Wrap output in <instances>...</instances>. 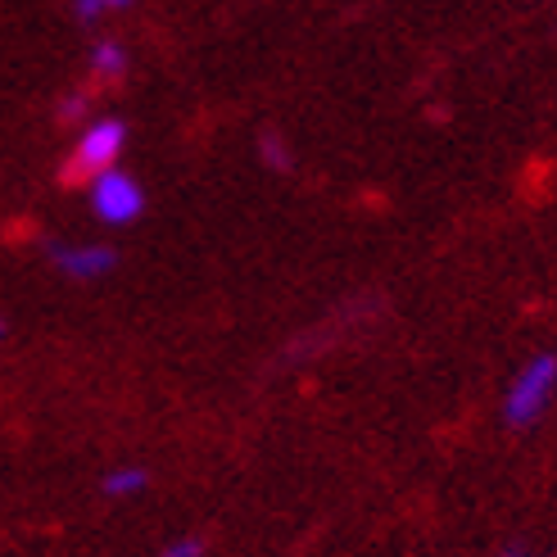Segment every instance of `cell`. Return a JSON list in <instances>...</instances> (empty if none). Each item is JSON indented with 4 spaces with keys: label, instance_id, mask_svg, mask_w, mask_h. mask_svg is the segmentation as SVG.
I'll return each mask as SVG.
<instances>
[{
    "label": "cell",
    "instance_id": "1",
    "mask_svg": "<svg viewBox=\"0 0 557 557\" xmlns=\"http://www.w3.org/2000/svg\"><path fill=\"white\" fill-rule=\"evenodd\" d=\"M123 146H127V127L119 119H96L77 132V141L69 150V163H64V177L69 182H96L100 173L119 169L123 159Z\"/></svg>",
    "mask_w": 557,
    "mask_h": 557
},
{
    "label": "cell",
    "instance_id": "2",
    "mask_svg": "<svg viewBox=\"0 0 557 557\" xmlns=\"http://www.w3.org/2000/svg\"><path fill=\"white\" fill-rule=\"evenodd\" d=\"M553 389H557V354L531 358V363L517 372V381L508 385V399H504L508 422L512 426H531L535 417L544 412V404L553 399Z\"/></svg>",
    "mask_w": 557,
    "mask_h": 557
},
{
    "label": "cell",
    "instance_id": "3",
    "mask_svg": "<svg viewBox=\"0 0 557 557\" xmlns=\"http://www.w3.org/2000/svg\"><path fill=\"white\" fill-rule=\"evenodd\" d=\"M87 195H91V213L100 222H109V227H127V222H136V218H141V209H146L141 182H136L132 173H123V169L100 173Z\"/></svg>",
    "mask_w": 557,
    "mask_h": 557
},
{
    "label": "cell",
    "instance_id": "4",
    "mask_svg": "<svg viewBox=\"0 0 557 557\" xmlns=\"http://www.w3.org/2000/svg\"><path fill=\"white\" fill-rule=\"evenodd\" d=\"M50 259L64 276H77V282H96L114 268V249L109 245H50Z\"/></svg>",
    "mask_w": 557,
    "mask_h": 557
},
{
    "label": "cell",
    "instance_id": "5",
    "mask_svg": "<svg viewBox=\"0 0 557 557\" xmlns=\"http://www.w3.org/2000/svg\"><path fill=\"white\" fill-rule=\"evenodd\" d=\"M127 73V50L119 41H96L91 46V77L96 82H119Z\"/></svg>",
    "mask_w": 557,
    "mask_h": 557
},
{
    "label": "cell",
    "instance_id": "6",
    "mask_svg": "<svg viewBox=\"0 0 557 557\" xmlns=\"http://www.w3.org/2000/svg\"><path fill=\"white\" fill-rule=\"evenodd\" d=\"M150 485V476H146V467H114L109 476L100 481V490L109 494V498H132V494H141Z\"/></svg>",
    "mask_w": 557,
    "mask_h": 557
},
{
    "label": "cell",
    "instance_id": "7",
    "mask_svg": "<svg viewBox=\"0 0 557 557\" xmlns=\"http://www.w3.org/2000/svg\"><path fill=\"white\" fill-rule=\"evenodd\" d=\"M259 154L268 159V169H290V150L282 146V136H276V132L259 136Z\"/></svg>",
    "mask_w": 557,
    "mask_h": 557
},
{
    "label": "cell",
    "instance_id": "8",
    "mask_svg": "<svg viewBox=\"0 0 557 557\" xmlns=\"http://www.w3.org/2000/svg\"><path fill=\"white\" fill-rule=\"evenodd\" d=\"M132 0H77V18H87V23H96V18H104V14H119V10H127Z\"/></svg>",
    "mask_w": 557,
    "mask_h": 557
},
{
    "label": "cell",
    "instance_id": "9",
    "mask_svg": "<svg viewBox=\"0 0 557 557\" xmlns=\"http://www.w3.org/2000/svg\"><path fill=\"white\" fill-rule=\"evenodd\" d=\"M159 557H205V540H200V535H182V540H173V544H163Z\"/></svg>",
    "mask_w": 557,
    "mask_h": 557
},
{
    "label": "cell",
    "instance_id": "10",
    "mask_svg": "<svg viewBox=\"0 0 557 557\" xmlns=\"http://www.w3.org/2000/svg\"><path fill=\"white\" fill-rule=\"evenodd\" d=\"M82 114H87V96H69V100L60 104V119H64V123H73V119H82Z\"/></svg>",
    "mask_w": 557,
    "mask_h": 557
},
{
    "label": "cell",
    "instance_id": "11",
    "mask_svg": "<svg viewBox=\"0 0 557 557\" xmlns=\"http://www.w3.org/2000/svg\"><path fill=\"white\" fill-rule=\"evenodd\" d=\"M504 557H531V553H521V548H512V553H504Z\"/></svg>",
    "mask_w": 557,
    "mask_h": 557
},
{
    "label": "cell",
    "instance_id": "12",
    "mask_svg": "<svg viewBox=\"0 0 557 557\" xmlns=\"http://www.w3.org/2000/svg\"><path fill=\"white\" fill-rule=\"evenodd\" d=\"M0 336H5V322H0Z\"/></svg>",
    "mask_w": 557,
    "mask_h": 557
}]
</instances>
